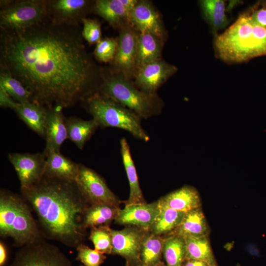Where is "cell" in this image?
<instances>
[{
	"label": "cell",
	"mask_w": 266,
	"mask_h": 266,
	"mask_svg": "<svg viewBox=\"0 0 266 266\" xmlns=\"http://www.w3.org/2000/svg\"><path fill=\"white\" fill-rule=\"evenodd\" d=\"M80 25L46 19L32 27L0 32V68L19 80L33 102L67 108L98 92L102 67L87 52Z\"/></svg>",
	"instance_id": "cell-1"
},
{
	"label": "cell",
	"mask_w": 266,
	"mask_h": 266,
	"mask_svg": "<svg viewBox=\"0 0 266 266\" xmlns=\"http://www.w3.org/2000/svg\"><path fill=\"white\" fill-rule=\"evenodd\" d=\"M21 194L36 214L44 237L72 248L83 243V218L90 204L76 182L44 175Z\"/></svg>",
	"instance_id": "cell-2"
},
{
	"label": "cell",
	"mask_w": 266,
	"mask_h": 266,
	"mask_svg": "<svg viewBox=\"0 0 266 266\" xmlns=\"http://www.w3.org/2000/svg\"><path fill=\"white\" fill-rule=\"evenodd\" d=\"M214 48L217 57L228 64L266 56V28L253 24L245 11L224 33L215 35Z\"/></svg>",
	"instance_id": "cell-3"
},
{
	"label": "cell",
	"mask_w": 266,
	"mask_h": 266,
	"mask_svg": "<svg viewBox=\"0 0 266 266\" xmlns=\"http://www.w3.org/2000/svg\"><path fill=\"white\" fill-rule=\"evenodd\" d=\"M98 92L123 105L141 119L161 114L164 102L157 93L145 92L111 67H103Z\"/></svg>",
	"instance_id": "cell-4"
},
{
	"label": "cell",
	"mask_w": 266,
	"mask_h": 266,
	"mask_svg": "<svg viewBox=\"0 0 266 266\" xmlns=\"http://www.w3.org/2000/svg\"><path fill=\"white\" fill-rule=\"evenodd\" d=\"M31 207L20 196L5 189L0 191V235L10 237L20 247L43 239Z\"/></svg>",
	"instance_id": "cell-5"
},
{
	"label": "cell",
	"mask_w": 266,
	"mask_h": 266,
	"mask_svg": "<svg viewBox=\"0 0 266 266\" xmlns=\"http://www.w3.org/2000/svg\"><path fill=\"white\" fill-rule=\"evenodd\" d=\"M81 104L99 127L119 128L140 140L145 142L150 140L149 135L141 125V118L114 100L97 92Z\"/></svg>",
	"instance_id": "cell-6"
},
{
	"label": "cell",
	"mask_w": 266,
	"mask_h": 266,
	"mask_svg": "<svg viewBox=\"0 0 266 266\" xmlns=\"http://www.w3.org/2000/svg\"><path fill=\"white\" fill-rule=\"evenodd\" d=\"M48 18L46 0H14L0 9V28L2 30L24 29Z\"/></svg>",
	"instance_id": "cell-7"
},
{
	"label": "cell",
	"mask_w": 266,
	"mask_h": 266,
	"mask_svg": "<svg viewBox=\"0 0 266 266\" xmlns=\"http://www.w3.org/2000/svg\"><path fill=\"white\" fill-rule=\"evenodd\" d=\"M11 266H73L56 246L42 239L25 245L16 253Z\"/></svg>",
	"instance_id": "cell-8"
},
{
	"label": "cell",
	"mask_w": 266,
	"mask_h": 266,
	"mask_svg": "<svg viewBox=\"0 0 266 266\" xmlns=\"http://www.w3.org/2000/svg\"><path fill=\"white\" fill-rule=\"evenodd\" d=\"M75 182L90 204H108L119 206L120 200L110 189L103 178L93 169L79 164Z\"/></svg>",
	"instance_id": "cell-9"
},
{
	"label": "cell",
	"mask_w": 266,
	"mask_h": 266,
	"mask_svg": "<svg viewBox=\"0 0 266 266\" xmlns=\"http://www.w3.org/2000/svg\"><path fill=\"white\" fill-rule=\"evenodd\" d=\"M119 31L117 51L110 67L126 78L132 80L134 79L137 70L136 53L139 33L130 24L123 26Z\"/></svg>",
	"instance_id": "cell-10"
},
{
	"label": "cell",
	"mask_w": 266,
	"mask_h": 266,
	"mask_svg": "<svg viewBox=\"0 0 266 266\" xmlns=\"http://www.w3.org/2000/svg\"><path fill=\"white\" fill-rule=\"evenodd\" d=\"M148 232L133 226H126L121 230L111 229L112 254L122 256L130 266H139L141 246Z\"/></svg>",
	"instance_id": "cell-11"
},
{
	"label": "cell",
	"mask_w": 266,
	"mask_h": 266,
	"mask_svg": "<svg viewBox=\"0 0 266 266\" xmlns=\"http://www.w3.org/2000/svg\"><path fill=\"white\" fill-rule=\"evenodd\" d=\"M95 0H46L48 18L62 25L79 26L91 12Z\"/></svg>",
	"instance_id": "cell-12"
},
{
	"label": "cell",
	"mask_w": 266,
	"mask_h": 266,
	"mask_svg": "<svg viewBox=\"0 0 266 266\" xmlns=\"http://www.w3.org/2000/svg\"><path fill=\"white\" fill-rule=\"evenodd\" d=\"M8 158L16 171L21 190L32 187L44 176L46 165L44 153H11Z\"/></svg>",
	"instance_id": "cell-13"
},
{
	"label": "cell",
	"mask_w": 266,
	"mask_h": 266,
	"mask_svg": "<svg viewBox=\"0 0 266 266\" xmlns=\"http://www.w3.org/2000/svg\"><path fill=\"white\" fill-rule=\"evenodd\" d=\"M177 69L174 65L161 59L138 68L134 77V83L145 92L156 93L158 88Z\"/></svg>",
	"instance_id": "cell-14"
},
{
	"label": "cell",
	"mask_w": 266,
	"mask_h": 266,
	"mask_svg": "<svg viewBox=\"0 0 266 266\" xmlns=\"http://www.w3.org/2000/svg\"><path fill=\"white\" fill-rule=\"evenodd\" d=\"M130 23L139 33H151L165 40L166 33L160 15L148 0L138 1L130 12Z\"/></svg>",
	"instance_id": "cell-15"
},
{
	"label": "cell",
	"mask_w": 266,
	"mask_h": 266,
	"mask_svg": "<svg viewBox=\"0 0 266 266\" xmlns=\"http://www.w3.org/2000/svg\"><path fill=\"white\" fill-rule=\"evenodd\" d=\"M160 210L158 200L147 203L125 205L120 208L115 223L126 226H133L149 231Z\"/></svg>",
	"instance_id": "cell-16"
},
{
	"label": "cell",
	"mask_w": 266,
	"mask_h": 266,
	"mask_svg": "<svg viewBox=\"0 0 266 266\" xmlns=\"http://www.w3.org/2000/svg\"><path fill=\"white\" fill-rule=\"evenodd\" d=\"M47 108L45 139L46 146L43 152H60L63 142L68 138L65 119L62 109L59 106Z\"/></svg>",
	"instance_id": "cell-17"
},
{
	"label": "cell",
	"mask_w": 266,
	"mask_h": 266,
	"mask_svg": "<svg viewBox=\"0 0 266 266\" xmlns=\"http://www.w3.org/2000/svg\"><path fill=\"white\" fill-rule=\"evenodd\" d=\"M159 205L187 213L201 207V199L198 190L190 185H184L158 200Z\"/></svg>",
	"instance_id": "cell-18"
},
{
	"label": "cell",
	"mask_w": 266,
	"mask_h": 266,
	"mask_svg": "<svg viewBox=\"0 0 266 266\" xmlns=\"http://www.w3.org/2000/svg\"><path fill=\"white\" fill-rule=\"evenodd\" d=\"M45 154L44 175L67 181H76L79 164L74 162L60 152H51Z\"/></svg>",
	"instance_id": "cell-19"
},
{
	"label": "cell",
	"mask_w": 266,
	"mask_h": 266,
	"mask_svg": "<svg viewBox=\"0 0 266 266\" xmlns=\"http://www.w3.org/2000/svg\"><path fill=\"white\" fill-rule=\"evenodd\" d=\"M120 151L130 186L129 198L124 201L125 204L129 205L145 203L138 181L136 168L131 153L130 147L125 137L120 140Z\"/></svg>",
	"instance_id": "cell-20"
},
{
	"label": "cell",
	"mask_w": 266,
	"mask_h": 266,
	"mask_svg": "<svg viewBox=\"0 0 266 266\" xmlns=\"http://www.w3.org/2000/svg\"><path fill=\"white\" fill-rule=\"evenodd\" d=\"M14 111L28 127L45 137L47 108L34 102L18 103Z\"/></svg>",
	"instance_id": "cell-21"
},
{
	"label": "cell",
	"mask_w": 266,
	"mask_h": 266,
	"mask_svg": "<svg viewBox=\"0 0 266 266\" xmlns=\"http://www.w3.org/2000/svg\"><path fill=\"white\" fill-rule=\"evenodd\" d=\"M93 12L118 30L130 24V12L125 8L120 0H95Z\"/></svg>",
	"instance_id": "cell-22"
},
{
	"label": "cell",
	"mask_w": 266,
	"mask_h": 266,
	"mask_svg": "<svg viewBox=\"0 0 266 266\" xmlns=\"http://www.w3.org/2000/svg\"><path fill=\"white\" fill-rule=\"evenodd\" d=\"M163 39L149 33H138L137 44V70L147 64L161 59Z\"/></svg>",
	"instance_id": "cell-23"
},
{
	"label": "cell",
	"mask_w": 266,
	"mask_h": 266,
	"mask_svg": "<svg viewBox=\"0 0 266 266\" xmlns=\"http://www.w3.org/2000/svg\"><path fill=\"white\" fill-rule=\"evenodd\" d=\"M209 233L208 224L200 207L185 213L180 225L169 234H177L185 238L208 236Z\"/></svg>",
	"instance_id": "cell-24"
},
{
	"label": "cell",
	"mask_w": 266,
	"mask_h": 266,
	"mask_svg": "<svg viewBox=\"0 0 266 266\" xmlns=\"http://www.w3.org/2000/svg\"><path fill=\"white\" fill-rule=\"evenodd\" d=\"M119 206L108 204H90L86 208L83 218L85 229L102 226H109L115 220L120 209Z\"/></svg>",
	"instance_id": "cell-25"
},
{
	"label": "cell",
	"mask_w": 266,
	"mask_h": 266,
	"mask_svg": "<svg viewBox=\"0 0 266 266\" xmlns=\"http://www.w3.org/2000/svg\"><path fill=\"white\" fill-rule=\"evenodd\" d=\"M68 138L79 149H82L92 135L99 127L94 119L84 120L76 117L65 119Z\"/></svg>",
	"instance_id": "cell-26"
},
{
	"label": "cell",
	"mask_w": 266,
	"mask_h": 266,
	"mask_svg": "<svg viewBox=\"0 0 266 266\" xmlns=\"http://www.w3.org/2000/svg\"><path fill=\"white\" fill-rule=\"evenodd\" d=\"M199 3L205 20L216 35L219 30L225 28L229 24L226 13L225 1L222 0H202Z\"/></svg>",
	"instance_id": "cell-27"
},
{
	"label": "cell",
	"mask_w": 266,
	"mask_h": 266,
	"mask_svg": "<svg viewBox=\"0 0 266 266\" xmlns=\"http://www.w3.org/2000/svg\"><path fill=\"white\" fill-rule=\"evenodd\" d=\"M165 237L148 232L141 246L139 266H153L161 261Z\"/></svg>",
	"instance_id": "cell-28"
},
{
	"label": "cell",
	"mask_w": 266,
	"mask_h": 266,
	"mask_svg": "<svg viewBox=\"0 0 266 266\" xmlns=\"http://www.w3.org/2000/svg\"><path fill=\"white\" fill-rule=\"evenodd\" d=\"M160 212L149 232L157 235L166 236L178 227L185 213L167 207L160 205Z\"/></svg>",
	"instance_id": "cell-29"
},
{
	"label": "cell",
	"mask_w": 266,
	"mask_h": 266,
	"mask_svg": "<svg viewBox=\"0 0 266 266\" xmlns=\"http://www.w3.org/2000/svg\"><path fill=\"white\" fill-rule=\"evenodd\" d=\"M165 237L163 256L167 266H182L186 257L185 238L177 234Z\"/></svg>",
	"instance_id": "cell-30"
},
{
	"label": "cell",
	"mask_w": 266,
	"mask_h": 266,
	"mask_svg": "<svg viewBox=\"0 0 266 266\" xmlns=\"http://www.w3.org/2000/svg\"><path fill=\"white\" fill-rule=\"evenodd\" d=\"M187 259H194L206 262L217 266L208 236L185 237Z\"/></svg>",
	"instance_id": "cell-31"
},
{
	"label": "cell",
	"mask_w": 266,
	"mask_h": 266,
	"mask_svg": "<svg viewBox=\"0 0 266 266\" xmlns=\"http://www.w3.org/2000/svg\"><path fill=\"white\" fill-rule=\"evenodd\" d=\"M0 87L18 103L33 102L32 94L23 84L8 71L1 68Z\"/></svg>",
	"instance_id": "cell-32"
},
{
	"label": "cell",
	"mask_w": 266,
	"mask_h": 266,
	"mask_svg": "<svg viewBox=\"0 0 266 266\" xmlns=\"http://www.w3.org/2000/svg\"><path fill=\"white\" fill-rule=\"evenodd\" d=\"M89 239L93 243L95 249L104 254H112V236L109 226L91 229Z\"/></svg>",
	"instance_id": "cell-33"
},
{
	"label": "cell",
	"mask_w": 266,
	"mask_h": 266,
	"mask_svg": "<svg viewBox=\"0 0 266 266\" xmlns=\"http://www.w3.org/2000/svg\"><path fill=\"white\" fill-rule=\"evenodd\" d=\"M118 46L117 38L106 37L102 38L96 46L94 55L98 61L111 63L116 54Z\"/></svg>",
	"instance_id": "cell-34"
},
{
	"label": "cell",
	"mask_w": 266,
	"mask_h": 266,
	"mask_svg": "<svg viewBox=\"0 0 266 266\" xmlns=\"http://www.w3.org/2000/svg\"><path fill=\"white\" fill-rule=\"evenodd\" d=\"M76 249V260L80 262L83 266H100L106 259L104 254L91 249L84 243L78 245Z\"/></svg>",
	"instance_id": "cell-35"
},
{
	"label": "cell",
	"mask_w": 266,
	"mask_h": 266,
	"mask_svg": "<svg viewBox=\"0 0 266 266\" xmlns=\"http://www.w3.org/2000/svg\"><path fill=\"white\" fill-rule=\"evenodd\" d=\"M81 33L83 38L90 44H97L101 38V25L97 19L85 18L82 21Z\"/></svg>",
	"instance_id": "cell-36"
},
{
	"label": "cell",
	"mask_w": 266,
	"mask_h": 266,
	"mask_svg": "<svg viewBox=\"0 0 266 266\" xmlns=\"http://www.w3.org/2000/svg\"><path fill=\"white\" fill-rule=\"evenodd\" d=\"M246 11L253 24L266 28V4H256Z\"/></svg>",
	"instance_id": "cell-37"
},
{
	"label": "cell",
	"mask_w": 266,
	"mask_h": 266,
	"mask_svg": "<svg viewBox=\"0 0 266 266\" xmlns=\"http://www.w3.org/2000/svg\"><path fill=\"white\" fill-rule=\"evenodd\" d=\"M18 102H16L5 90L0 87V106L2 108H8L14 110Z\"/></svg>",
	"instance_id": "cell-38"
},
{
	"label": "cell",
	"mask_w": 266,
	"mask_h": 266,
	"mask_svg": "<svg viewBox=\"0 0 266 266\" xmlns=\"http://www.w3.org/2000/svg\"><path fill=\"white\" fill-rule=\"evenodd\" d=\"M8 249L3 241H0V266H5L8 261Z\"/></svg>",
	"instance_id": "cell-39"
},
{
	"label": "cell",
	"mask_w": 266,
	"mask_h": 266,
	"mask_svg": "<svg viewBox=\"0 0 266 266\" xmlns=\"http://www.w3.org/2000/svg\"><path fill=\"white\" fill-rule=\"evenodd\" d=\"M182 266H215L209 263L199 260L186 259Z\"/></svg>",
	"instance_id": "cell-40"
},
{
	"label": "cell",
	"mask_w": 266,
	"mask_h": 266,
	"mask_svg": "<svg viewBox=\"0 0 266 266\" xmlns=\"http://www.w3.org/2000/svg\"><path fill=\"white\" fill-rule=\"evenodd\" d=\"M121 3L129 12L133 9L137 3L138 0H120Z\"/></svg>",
	"instance_id": "cell-41"
},
{
	"label": "cell",
	"mask_w": 266,
	"mask_h": 266,
	"mask_svg": "<svg viewBox=\"0 0 266 266\" xmlns=\"http://www.w3.org/2000/svg\"><path fill=\"white\" fill-rule=\"evenodd\" d=\"M14 0H0V9L6 7L10 5Z\"/></svg>",
	"instance_id": "cell-42"
},
{
	"label": "cell",
	"mask_w": 266,
	"mask_h": 266,
	"mask_svg": "<svg viewBox=\"0 0 266 266\" xmlns=\"http://www.w3.org/2000/svg\"><path fill=\"white\" fill-rule=\"evenodd\" d=\"M153 266H167L166 263L161 261Z\"/></svg>",
	"instance_id": "cell-43"
},
{
	"label": "cell",
	"mask_w": 266,
	"mask_h": 266,
	"mask_svg": "<svg viewBox=\"0 0 266 266\" xmlns=\"http://www.w3.org/2000/svg\"><path fill=\"white\" fill-rule=\"evenodd\" d=\"M125 266H130L128 264L126 263V265Z\"/></svg>",
	"instance_id": "cell-44"
},
{
	"label": "cell",
	"mask_w": 266,
	"mask_h": 266,
	"mask_svg": "<svg viewBox=\"0 0 266 266\" xmlns=\"http://www.w3.org/2000/svg\"><path fill=\"white\" fill-rule=\"evenodd\" d=\"M80 266H83V265H81Z\"/></svg>",
	"instance_id": "cell-45"
}]
</instances>
